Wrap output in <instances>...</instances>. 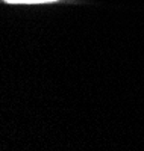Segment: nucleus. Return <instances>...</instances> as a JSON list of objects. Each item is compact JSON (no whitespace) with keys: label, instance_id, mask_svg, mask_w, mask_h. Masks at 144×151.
<instances>
[{"label":"nucleus","instance_id":"1","mask_svg":"<svg viewBox=\"0 0 144 151\" xmlns=\"http://www.w3.org/2000/svg\"><path fill=\"white\" fill-rule=\"evenodd\" d=\"M8 3H44V2H56V0H5Z\"/></svg>","mask_w":144,"mask_h":151}]
</instances>
